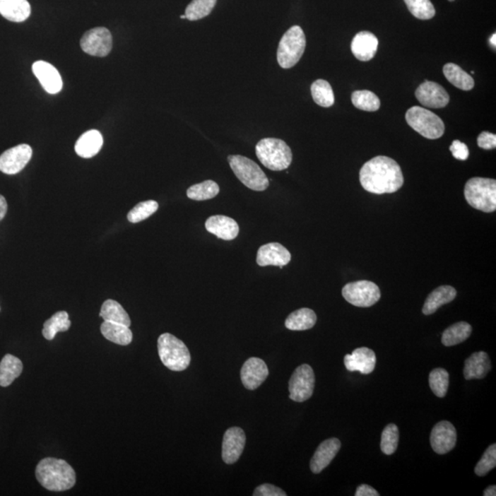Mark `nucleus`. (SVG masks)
Returning <instances> with one entry per match:
<instances>
[{
	"label": "nucleus",
	"mask_w": 496,
	"mask_h": 496,
	"mask_svg": "<svg viewBox=\"0 0 496 496\" xmlns=\"http://www.w3.org/2000/svg\"><path fill=\"white\" fill-rule=\"evenodd\" d=\"M360 180L366 191L382 195L399 191L403 185V175L396 161L379 155L361 167Z\"/></svg>",
	"instance_id": "1"
},
{
	"label": "nucleus",
	"mask_w": 496,
	"mask_h": 496,
	"mask_svg": "<svg viewBox=\"0 0 496 496\" xmlns=\"http://www.w3.org/2000/svg\"><path fill=\"white\" fill-rule=\"evenodd\" d=\"M35 476L40 485L49 491H67L76 485L75 471L64 459H42L37 465Z\"/></svg>",
	"instance_id": "2"
},
{
	"label": "nucleus",
	"mask_w": 496,
	"mask_h": 496,
	"mask_svg": "<svg viewBox=\"0 0 496 496\" xmlns=\"http://www.w3.org/2000/svg\"><path fill=\"white\" fill-rule=\"evenodd\" d=\"M257 158L268 170H287L293 162V152L284 141L278 138H264L256 146Z\"/></svg>",
	"instance_id": "3"
},
{
	"label": "nucleus",
	"mask_w": 496,
	"mask_h": 496,
	"mask_svg": "<svg viewBox=\"0 0 496 496\" xmlns=\"http://www.w3.org/2000/svg\"><path fill=\"white\" fill-rule=\"evenodd\" d=\"M464 195L468 203L474 209L487 213L496 210L495 179L473 177L465 185Z\"/></svg>",
	"instance_id": "4"
},
{
	"label": "nucleus",
	"mask_w": 496,
	"mask_h": 496,
	"mask_svg": "<svg viewBox=\"0 0 496 496\" xmlns=\"http://www.w3.org/2000/svg\"><path fill=\"white\" fill-rule=\"evenodd\" d=\"M158 354L162 363L173 372H182L191 364V354L182 340L165 333L158 340Z\"/></svg>",
	"instance_id": "5"
},
{
	"label": "nucleus",
	"mask_w": 496,
	"mask_h": 496,
	"mask_svg": "<svg viewBox=\"0 0 496 496\" xmlns=\"http://www.w3.org/2000/svg\"><path fill=\"white\" fill-rule=\"evenodd\" d=\"M228 162L235 176L248 189L264 191L269 186V180L259 165L243 155H229Z\"/></svg>",
	"instance_id": "6"
},
{
	"label": "nucleus",
	"mask_w": 496,
	"mask_h": 496,
	"mask_svg": "<svg viewBox=\"0 0 496 496\" xmlns=\"http://www.w3.org/2000/svg\"><path fill=\"white\" fill-rule=\"evenodd\" d=\"M306 47V38L301 27L293 26L284 33L278 45V63L284 69H292L301 60Z\"/></svg>",
	"instance_id": "7"
},
{
	"label": "nucleus",
	"mask_w": 496,
	"mask_h": 496,
	"mask_svg": "<svg viewBox=\"0 0 496 496\" xmlns=\"http://www.w3.org/2000/svg\"><path fill=\"white\" fill-rule=\"evenodd\" d=\"M407 124L427 139H439L445 133V125L439 116L422 107L413 106L407 110Z\"/></svg>",
	"instance_id": "8"
},
{
	"label": "nucleus",
	"mask_w": 496,
	"mask_h": 496,
	"mask_svg": "<svg viewBox=\"0 0 496 496\" xmlns=\"http://www.w3.org/2000/svg\"><path fill=\"white\" fill-rule=\"evenodd\" d=\"M342 295L352 305L366 308L379 302L381 299V290L372 281H355L345 285Z\"/></svg>",
	"instance_id": "9"
},
{
	"label": "nucleus",
	"mask_w": 496,
	"mask_h": 496,
	"mask_svg": "<svg viewBox=\"0 0 496 496\" xmlns=\"http://www.w3.org/2000/svg\"><path fill=\"white\" fill-rule=\"evenodd\" d=\"M314 384L315 376L311 366L303 364L297 367L289 382L290 399L298 403L310 399L314 394Z\"/></svg>",
	"instance_id": "10"
},
{
	"label": "nucleus",
	"mask_w": 496,
	"mask_h": 496,
	"mask_svg": "<svg viewBox=\"0 0 496 496\" xmlns=\"http://www.w3.org/2000/svg\"><path fill=\"white\" fill-rule=\"evenodd\" d=\"M81 46L85 53L92 57H107L112 48V33L107 28H94L83 35Z\"/></svg>",
	"instance_id": "11"
},
{
	"label": "nucleus",
	"mask_w": 496,
	"mask_h": 496,
	"mask_svg": "<svg viewBox=\"0 0 496 496\" xmlns=\"http://www.w3.org/2000/svg\"><path fill=\"white\" fill-rule=\"evenodd\" d=\"M32 155V147L25 143L12 147L0 155V171L7 175L20 172L29 163Z\"/></svg>",
	"instance_id": "12"
},
{
	"label": "nucleus",
	"mask_w": 496,
	"mask_h": 496,
	"mask_svg": "<svg viewBox=\"0 0 496 496\" xmlns=\"http://www.w3.org/2000/svg\"><path fill=\"white\" fill-rule=\"evenodd\" d=\"M430 443L434 451L439 455L446 454L455 448L457 431L449 421L437 423L431 431Z\"/></svg>",
	"instance_id": "13"
},
{
	"label": "nucleus",
	"mask_w": 496,
	"mask_h": 496,
	"mask_svg": "<svg viewBox=\"0 0 496 496\" xmlns=\"http://www.w3.org/2000/svg\"><path fill=\"white\" fill-rule=\"evenodd\" d=\"M415 97L425 107L444 108L449 102V95L445 88L436 82L425 81L416 88Z\"/></svg>",
	"instance_id": "14"
},
{
	"label": "nucleus",
	"mask_w": 496,
	"mask_h": 496,
	"mask_svg": "<svg viewBox=\"0 0 496 496\" xmlns=\"http://www.w3.org/2000/svg\"><path fill=\"white\" fill-rule=\"evenodd\" d=\"M246 434L240 427L226 430L223 440L222 457L226 464H234L240 458L246 445Z\"/></svg>",
	"instance_id": "15"
},
{
	"label": "nucleus",
	"mask_w": 496,
	"mask_h": 496,
	"mask_svg": "<svg viewBox=\"0 0 496 496\" xmlns=\"http://www.w3.org/2000/svg\"><path fill=\"white\" fill-rule=\"evenodd\" d=\"M268 376V367L261 358H248L242 367L241 381L247 390H256Z\"/></svg>",
	"instance_id": "16"
},
{
	"label": "nucleus",
	"mask_w": 496,
	"mask_h": 496,
	"mask_svg": "<svg viewBox=\"0 0 496 496\" xmlns=\"http://www.w3.org/2000/svg\"><path fill=\"white\" fill-rule=\"evenodd\" d=\"M292 255L280 243H269L260 247L257 251L256 263L260 266H276L283 268L289 264Z\"/></svg>",
	"instance_id": "17"
},
{
	"label": "nucleus",
	"mask_w": 496,
	"mask_h": 496,
	"mask_svg": "<svg viewBox=\"0 0 496 496\" xmlns=\"http://www.w3.org/2000/svg\"><path fill=\"white\" fill-rule=\"evenodd\" d=\"M33 72L48 93L57 94L62 90V78L51 64L45 61H37L33 64Z\"/></svg>",
	"instance_id": "18"
},
{
	"label": "nucleus",
	"mask_w": 496,
	"mask_h": 496,
	"mask_svg": "<svg viewBox=\"0 0 496 496\" xmlns=\"http://www.w3.org/2000/svg\"><path fill=\"white\" fill-rule=\"evenodd\" d=\"M344 363L349 372L370 374L375 369L376 355L370 348H357L351 354L346 355Z\"/></svg>",
	"instance_id": "19"
},
{
	"label": "nucleus",
	"mask_w": 496,
	"mask_h": 496,
	"mask_svg": "<svg viewBox=\"0 0 496 496\" xmlns=\"http://www.w3.org/2000/svg\"><path fill=\"white\" fill-rule=\"evenodd\" d=\"M340 448L341 442L335 437L323 441L311 459L310 468L312 473H320L329 466L338 454Z\"/></svg>",
	"instance_id": "20"
},
{
	"label": "nucleus",
	"mask_w": 496,
	"mask_h": 496,
	"mask_svg": "<svg viewBox=\"0 0 496 496\" xmlns=\"http://www.w3.org/2000/svg\"><path fill=\"white\" fill-rule=\"evenodd\" d=\"M378 45V38L373 33L360 32L352 40V54L361 62H367L375 57Z\"/></svg>",
	"instance_id": "21"
},
{
	"label": "nucleus",
	"mask_w": 496,
	"mask_h": 496,
	"mask_svg": "<svg viewBox=\"0 0 496 496\" xmlns=\"http://www.w3.org/2000/svg\"><path fill=\"white\" fill-rule=\"evenodd\" d=\"M205 228L223 240H234L239 234V226L234 219L228 216L214 215L208 218Z\"/></svg>",
	"instance_id": "22"
},
{
	"label": "nucleus",
	"mask_w": 496,
	"mask_h": 496,
	"mask_svg": "<svg viewBox=\"0 0 496 496\" xmlns=\"http://www.w3.org/2000/svg\"><path fill=\"white\" fill-rule=\"evenodd\" d=\"M491 360L485 352H476L465 360L463 374L466 379H483L491 370Z\"/></svg>",
	"instance_id": "23"
},
{
	"label": "nucleus",
	"mask_w": 496,
	"mask_h": 496,
	"mask_svg": "<svg viewBox=\"0 0 496 496\" xmlns=\"http://www.w3.org/2000/svg\"><path fill=\"white\" fill-rule=\"evenodd\" d=\"M457 296V290L452 286L444 285L434 290L427 300L425 305L423 306V314L430 315L436 312L441 306L451 302Z\"/></svg>",
	"instance_id": "24"
},
{
	"label": "nucleus",
	"mask_w": 496,
	"mask_h": 496,
	"mask_svg": "<svg viewBox=\"0 0 496 496\" xmlns=\"http://www.w3.org/2000/svg\"><path fill=\"white\" fill-rule=\"evenodd\" d=\"M103 145V138L99 131L90 130L82 134L76 143V154L83 158H90L100 151Z\"/></svg>",
	"instance_id": "25"
},
{
	"label": "nucleus",
	"mask_w": 496,
	"mask_h": 496,
	"mask_svg": "<svg viewBox=\"0 0 496 496\" xmlns=\"http://www.w3.org/2000/svg\"><path fill=\"white\" fill-rule=\"evenodd\" d=\"M0 14L13 23H23L30 17V3L27 0H0Z\"/></svg>",
	"instance_id": "26"
},
{
	"label": "nucleus",
	"mask_w": 496,
	"mask_h": 496,
	"mask_svg": "<svg viewBox=\"0 0 496 496\" xmlns=\"http://www.w3.org/2000/svg\"><path fill=\"white\" fill-rule=\"evenodd\" d=\"M101 333L109 341L119 346H128L133 341V333L130 327L124 324L104 321L100 326Z\"/></svg>",
	"instance_id": "27"
},
{
	"label": "nucleus",
	"mask_w": 496,
	"mask_h": 496,
	"mask_svg": "<svg viewBox=\"0 0 496 496\" xmlns=\"http://www.w3.org/2000/svg\"><path fill=\"white\" fill-rule=\"evenodd\" d=\"M23 370V364L20 358L13 355L7 354L0 362V386L8 387L20 376Z\"/></svg>",
	"instance_id": "28"
},
{
	"label": "nucleus",
	"mask_w": 496,
	"mask_h": 496,
	"mask_svg": "<svg viewBox=\"0 0 496 496\" xmlns=\"http://www.w3.org/2000/svg\"><path fill=\"white\" fill-rule=\"evenodd\" d=\"M315 312L309 308L299 309L292 312L285 321V326L292 331H305L312 329L317 324Z\"/></svg>",
	"instance_id": "29"
},
{
	"label": "nucleus",
	"mask_w": 496,
	"mask_h": 496,
	"mask_svg": "<svg viewBox=\"0 0 496 496\" xmlns=\"http://www.w3.org/2000/svg\"><path fill=\"white\" fill-rule=\"evenodd\" d=\"M444 76L456 88L464 91L473 90L474 81L473 76L465 72L458 64L449 63L443 67Z\"/></svg>",
	"instance_id": "30"
},
{
	"label": "nucleus",
	"mask_w": 496,
	"mask_h": 496,
	"mask_svg": "<svg viewBox=\"0 0 496 496\" xmlns=\"http://www.w3.org/2000/svg\"><path fill=\"white\" fill-rule=\"evenodd\" d=\"M473 327L466 321H459L444 331L441 342L446 347H453L470 338Z\"/></svg>",
	"instance_id": "31"
},
{
	"label": "nucleus",
	"mask_w": 496,
	"mask_h": 496,
	"mask_svg": "<svg viewBox=\"0 0 496 496\" xmlns=\"http://www.w3.org/2000/svg\"><path fill=\"white\" fill-rule=\"evenodd\" d=\"M100 315L106 321L124 324V326L129 327H130L131 324L127 312L114 300H107V301L104 302Z\"/></svg>",
	"instance_id": "32"
},
{
	"label": "nucleus",
	"mask_w": 496,
	"mask_h": 496,
	"mask_svg": "<svg viewBox=\"0 0 496 496\" xmlns=\"http://www.w3.org/2000/svg\"><path fill=\"white\" fill-rule=\"evenodd\" d=\"M71 326V321L69 320V314L66 312H57L53 317L45 321L42 336L45 339L53 340L57 333L66 332Z\"/></svg>",
	"instance_id": "33"
},
{
	"label": "nucleus",
	"mask_w": 496,
	"mask_h": 496,
	"mask_svg": "<svg viewBox=\"0 0 496 496\" xmlns=\"http://www.w3.org/2000/svg\"><path fill=\"white\" fill-rule=\"evenodd\" d=\"M311 93L314 102L324 108H329L335 103L332 87L324 79H317L311 85Z\"/></svg>",
	"instance_id": "34"
},
{
	"label": "nucleus",
	"mask_w": 496,
	"mask_h": 496,
	"mask_svg": "<svg viewBox=\"0 0 496 496\" xmlns=\"http://www.w3.org/2000/svg\"><path fill=\"white\" fill-rule=\"evenodd\" d=\"M218 184L213 180H206L189 187L187 191V196L193 201H207L216 197L219 194Z\"/></svg>",
	"instance_id": "35"
},
{
	"label": "nucleus",
	"mask_w": 496,
	"mask_h": 496,
	"mask_svg": "<svg viewBox=\"0 0 496 496\" xmlns=\"http://www.w3.org/2000/svg\"><path fill=\"white\" fill-rule=\"evenodd\" d=\"M352 103L357 109L365 112H376L381 107L378 96L370 90H357L352 93Z\"/></svg>",
	"instance_id": "36"
},
{
	"label": "nucleus",
	"mask_w": 496,
	"mask_h": 496,
	"mask_svg": "<svg viewBox=\"0 0 496 496\" xmlns=\"http://www.w3.org/2000/svg\"><path fill=\"white\" fill-rule=\"evenodd\" d=\"M217 0H192L186 8L185 16L189 20H201L211 14Z\"/></svg>",
	"instance_id": "37"
},
{
	"label": "nucleus",
	"mask_w": 496,
	"mask_h": 496,
	"mask_svg": "<svg viewBox=\"0 0 496 496\" xmlns=\"http://www.w3.org/2000/svg\"><path fill=\"white\" fill-rule=\"evenodd\" d=\"M430 386L432 391L437 397H445L449 386V372L442 367L432 370L430 374Z\"/></svg>",
	"instance_id": "38"
},
{
	"label": "nucleus",
	"mask_w": 496,
	"mask_h": 496,
	"mask_svg": "<svg viewBox=\"0 0 496 496\" xmlns=\"http://www.w3.org/2000/svg\"><path fill=\"white\" fill-rule=\"evenodd\" d=\"M409 11L419 20H430L436 15V9L430 0H403Z\"/></svg>",
	"instance_id": "39"
},
{
	"label": "nucleus",
	"mask_w": 496,
	"mask_h": 496,
	"mask_svg": "<svg viewBox=\"0 0 496 496\" xmlns=\"http://www.w3.org/2000/svg\"><path fill=\"white\" fill-rule=\"evenodd\" d=\"M158 209V203L155 201L140 202L129 211L127 218L130 223H140L153 215Z\"/></svg>",
	"instance_id": "40"
},
{
	"label": "nucleus",
	"mask_w": 496,
	"mask_h": 496,
	"mask_svg": "<svg viewBox=\"0 0 496 496\" xmlns=\"http://www.w3.org/2000/svg\"><path fill=\"white\" fill-rule=\"evenodd\" d=\"M399 442V430L397 425L389 424L382 434L381 449L386 455L394 454Z\"/></svg>",
	"instance_id": "41"
},
{
	"label": "nucleus",
	"mask_w": 496,
	"mask_h": 496,
	"mask_svg": "<svg viewBox=\"0 0 496 496\" xmlns=\"http://www.w3.org/2000/svg\"><path fill=\"white\" fill-rule=\"evenodd\" d=\"M496 466V445L492 444L488 449H486L485 454L482 459L478 461L476 467V474L477 476H485L490 471L495 468Z\"/></svg>",
	"instance_id": "42"
},
{
	"label": "nucleus",
	"mask_w": 496,
	"mask_h": 496,
	"mask_svg": "<svg viewBox=\"0 0 496 496\" xmlns=\"http://www.w3.org/2000/svg\"><path fill=\"white\" fill-rule=\"evenodd\" d=\"M254 496H286L287 494L278 488V487L273 485H268V483H265V485H259L256 487L255 492L253 494Z\"/></svg>",
	"instance_id": "43"
},
{
	"label": "nucleus",
	"mask_w": 496,
	"mask_h": 496,
	"mask_svg": "<svg viewBox=\"0 0 496 496\" xmlns=\"http://www.w3.org/2000/svg\"><path fill=\"white\" fill-rule=\"evenodd\" d=\"M449 150L450 152L452 153V155L454 156L456 159H458V160H467L468 155H470L468 146L459 140L453 141L452 145L449 147Z\"/></svg>",
	"instance_id": "44"
},
{
	"label": "nucleus",
	"mask_w": 496,
	"mask_h": 496,
	"mask_svg": "<svg viewBox=\"0 0 496 496\" xmlns=\"http://www.w3.org/2000/svg\"><path fill=\"white\" fill-rule=\"evenodd\" d=\"M477 143L480 148L485 150L495 149L496 147V136L495 134L489 133V131H483L478 136Z\"/></svg>",
	"instance_id": "45"
},
{
	"label": "nucleus",
	"mask_w": 496,
	"mask_h": 496,
	"mask_svg": "<svg viewBox=\"0 0 496 496\" xmlns=\"http://www.w3.org/2000/svg\"><path fill=\"white\" fill-rule=\"evenodd\" d=\"M356 496H379V494L376 491L374 488L372 486L367 485H361L358 487L356 492H355Z\"/></svg>",
	"instance_id": "46"
},
{
	"label": "nucleus",
	"mask_w": 496,
	"mask_h": 496,
	"mask_svg": "<svg viewBox=\"0 0 496 496\" xmlns=\"http://www.w3.org/2000/svg\"><path fill=\"white\" fill-rule=\"evenodd\" d=\"M8 211V203L6 199L0 195V220L4 218Z\"/></svg>",
	"instance_id": "47"
},
{
	"label": "nucleus",
	"mask_w": 496,
	"mask_h": 496,
	"mask_svg": "<svg viewBox=\"0 0 496 496\" xmlns=\"http://www.w3.org/2000/svg\"><path fill=\"white\" fill-rule=\"evenodd\" d=\"M483 495H485V496H495L496 495V486L495 485H490L489 487H487V488L485 490V492H483Z\"/></svg>",
	"instance_id": "48"
},
{
	"label": "nucleus",
	"mask_w": 496,
	"mask_h": 496,
	"mask_svg": "<svg viewBox=\"0 0 496 496\" xmlns=\"http://www.w3.org/2000/svg\"><path fill=\"white\" fill-rule=\"evenodd\" d=\"M495 37L496 35L495 33H494V35H492V36L491 37V39H490V42H491V45L494 46V47H495L496 46Z\"/></svg>",
	"instance_id": "49"
},
{
	"label": "nucleus",
	"mask_w": 496,
	"mask_h": 496,
	"mask_svg": "<svg viewBox=\"0 0 496 496\" xmlns=\"http://www.w3.org/2000/svg\"><path fill=\"white\" fill-rule=\"evenodd\" d=\"M180 18H186V16H185V15H182V16H180Z\"/></svg>",
	"instance_id": "50"
},
{
	"label": "nucleus",
	"mask_w": 496,
	"mask_h": 496,
	"mask_svg": "<svg viewBox=\"0 0 496 496\" xmlns=\"http://www.w3.org/2000/svg\"><path fill=\"white\" fill-rule=\"evenodd\" d=\"M449 1H454V0H449Z\"/></svg>",
	"instance_id": "51"
}]
</instances>
